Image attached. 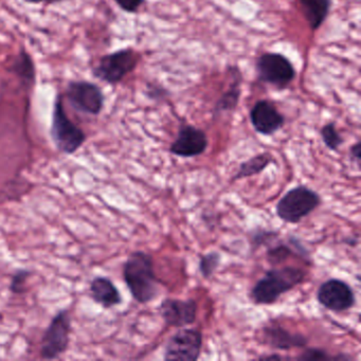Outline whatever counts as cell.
I'll return each mask as SVG.
<instances>
[{"label":"cell","mask_w":361,"mask_h":361,"mask_svg":"<svg viewBox=\"0 0 361 361\" xmlns=\"http://www.w3.org/2000/svg\"><path fill=\"white\" fill-rule=\"evenodd\" d=\"M359 240L358 236L357 235H350L348 236V238H344L343 244L348 245V246H356L358 244Z\"/></svg>","instance_id":"obj_30"},{"label":"cell","mask_w":361,"mask_h":361,"mask_svg":"<svg viewBox=\"0 0 361 361\" xmlns=\"http://www.w3.org/2000/svg\"><path fill=\"white\" fill-rule=\"evenodd\" d=\"M230 75V84L228 90L221 94V98L215 103L213 114L214 117L225 113L235 111L242 96L243 75L238 66H230L228 68Z\"/></svg>","instance_id":"obj_15"},{"label":"cell","mask_w":361,"mask_h":361,"mask_svg":"<svg viewBox=\"0 0 361 361\" xmlns=\"http://www.w3.org/2000/svg\"><path fill=\"white\" fill-rule=\"evenodd\" d=\"M274 162V157L269 153H262L253 156L250 159L240 164L238 172L234 175L233 181L261 174Z\"/></svg>","instance_id":"obj_19"},{"label":"cell","mask_w":361,"mask_h":361,"mask_svg":"<svg viewBox=\"0 0 361 361\" xmlns=\"http://www.w3.org/2000/svg\"><path fill=\"white\" fill-rule=\"evenodd\" d=\"M255 73L261 83L278 90H287L297 78V69L284 54L264 52L255 61Z\"/></svg>","instance_id":"obj_5"},{"label":"cell","mask_w":361,"mask_h":361,"mask_svg":"<svg viewBox=\"0 0 361 361\" xmlns=\"http://www.w3.org/2000/svg\"><path fill=\"white\" fill-rule=\"evenodd\" d=\"M29 278V272L27 270H18L11 282V290L16 293H22L25 290V285H26L27 279Z\"/></svg>","instance_id":"obj_27"},{"label":"cell","mask_w":361,"mask_h":361,"mask_svg":"<svg viewBox=\"0 0 361 361\" xmlns=\"http://www.w3.org/2000/svg\"><path fill=\"white\" fill-rule=\"evenodd\" d=\"M323 143L329 151L337 152L344 143L343 137L337 130L335 122H329L322 126L320 130Z\"/></svg>","instance_id":"obj_20"},{"label":"cell","mask_w":361,"mask_h":361,"mask_svg":"<svg viewBox=\"0 0 361 361\" xmlns=\"http://www.w3.org/2000/svg\"><path fill=\"white\" fill-rule=\"evenodd\" d=\"M71 319L67 310H61L52 318L42 338V358L52 360L68 350L71 342Z\"/></svg>","instance_id":"obj_8"},{"label":"cell","mask_w":361,"mask_h":361,"mask_svg":"<svg viewBox=\"0 0 361 361\" xmlns=\"http://www.w3.org/2000/svg\"><path fill=\"white\" fill-rule=\"evenodd\" d=\"M304 279L305 271L301 268L291 266L272 268L251 289V301L255 305H272L283 295L301 284Z\"/></svg>","instance_id":"obj_2"},{"label":"cell","mask_w":361,"mask_h":361,"mask_svg":"<svg viewBox=\"0 0 361 361\" xmlns=\"http://www.w3.org/2000/svg\"><path fill=\"white\" fill-rule=\"evenodd\" d=\"M202 335L198 329H181L166 342L164 358L166 360L195 361L200 358Z\"/></svg>","instance_id":"obj_9"},{"label":"cell","mask_w":361,"mask_h":361,"mask_svg":"<svg viewBox=\"0 0 361 361\" xmlns=\"http://www.w3.org/2000/svg\"><path fill=\"white\" fill-rule=\"evenodd\" d=\"M250 123L257 134L274 136L284 126L285 117L276 105L267 99L257 101L249 113Z\"/></svg>","instance_id":"obj_12"},{"label":"cell","mask_w":361,"mask_h":361,"mask_svg":"<svg viewBox=\"0 0 361 361\" xmlns=\"http://www.w3.org/2000/svg\"><path fill=\"white\" fill-rule=\"evenodd\" d=\"M298 1L310 30H319L329 18L331 0H298Z\"/></svg>","instance_id":"obj_18"},{"label":"cell","mask_w":361,"mask_h":361,"mask_svg":"<svg viewBox=\"0 0 361 361\" xmlns=\"http://www.w3.org/2000/svg\"><path fill=\"white\" fill-rule=\"evenodd\" d=\"M116 5L128 14L138 13L145 4V0H114Z\"/></svg>","instance_id":"obj_25"},{"label":"cell","mask_w":361,"mask_h":361,"mask_svg":"<svg viewBox=\"0 0 361 361\" xmlns=\"http://www.w3.org/2000/svg\"><path fill=\"white\" fill-rule=\"evenodd\" d=\"M25 4L28 5H43V4H48V5H54V4L63 3L66 0H23Z\"/></svg>","instance_id":"obj_29"},{"label":"cell","mask_w":361,"mask_h":361,"mask_svg":"<svg viewBox=\"0 0 361 361\" xmlns=\"http://www.w3.org/2000/svg\"><path fill=\"white\" fill-rule=\"evenodd\" d=\"M123 279L138 303H149L159 295V281L154 270L153 257L145 251L130 253L124 263Z\"/></svg>","instance_id":"obj_1"},{"label":"cell","mask_w":361,"mask_h":361,"mask_svg":"<svg viewBox=\"0 0 361 361\" xmlns=\"http://www.w3.org/2000/svg\"><path fill=\"white\" fill-rule=\"evenodd\" d=\"M297 359L306 361L329 360V359L335 360V357L329 356L325 350H320V348H308L299 357H297Z\"/></svg>","instance_id":"obj_24"},{"label":"cell","mask_w":361,"mask_h":361,"mask_svg":"<svg viewBox=\"0 0 361 361\" xmlns=\"http://www.w3.org/2000/svg\"><path fill=\"white\" fill-rule=\"evenodd\" d=\"M208 145V137L202 128L183 123L169 151L177 157L194 158L202 155Z\"/></svg>","instance_id":"obj_11"},{"label":"cell","mask_w":361,"mask_h":361,"mask_svg":"<svg viewBox=\"0 0 361 361\" xmlns=\"http://www.w3.org/2000/svg\"><path fill=\"white\" fill-rule=\"evenodd\" d=\"M321 204V197L314 190L298 185L287 191L276 207V215L287 224H298L314 212Z\"/></svg>","instance_id":"obj_6"},{"label":"cell","mask_w":361,"mask_h":361,"mask_svg":"<svg viewBox=\"0 0 361 361\" xmlns=\"http://www.w3.org/2000/svg\"><path fill=\"white\" fill-rule=\"evenodd\" d=\"M278 232L267 231V230L257 229L252 233V244L257 247L263 246L278 238Z\"/></svg>","instance_id":"obj_23"},{"label":"cell","mask_w":361,"mask_h":361,"mask_svg":"<svg viewBox=\"0 0 361 361\" xmlns=\"http://www.w3.org/2000/svg\"><path fill=\"white\" fill-rule=\"evenodd\" d=\"M221 255L217 251L202 255L200 259V271L204 279H210L221 265Z\"/></svg>","instance_id":"obj_21"},{"label":"cell","mask_w":361,"mask_h":361,"mask_svg":"<svg viewBox=\"0 0 361 361\" xmlns=\"http://www.w3.org/2000/svg\"><path fill=\"white\" fill-rule=\"evenodd\" d=\"M90 297L94 303L105 310L115 307L122 303V295L113 281L105 276H97L90 283Z\"/></svg>","instance_id":"obj_16"},{"label":"cell","mask_w":361,"mask_h":361,"mask_svg":"<svg viewBox=\"0 0 361 361\" xmlns=\"http://www.w3.org/2000/svg\"><path fill=\"white\" fill-rule=\"evenodd\" d=\"M263 341L276 350H288L303 348L308 340L302 334L290 333L280 325H269L263 329Z\"/></svg>","instance_id":"obj_14"},{"label":"cell","mask_w":361,"mask_h":361,"mask_svg":"<svg viewBox=\"0 0 361 361\" xmlns=\"http://www.w3.org/2000/svg\"><path fill=\"white\" fill-rule=\"evenodd\" d=\"M298 252L295 249L291 248L286 244H279L267 250V261L272 265H278L286 261L289 257Z\"/></svg>","instance_id":"obj_22"},{"label":"cell","mask_w":361,"mask_h":361,"mask_svg":"<svg viewBox=\"0 0 361 361\" xmlns=\"http://www.w3.org/2000/svg\"><path fill=\"white\" fill-rule=\"evenodd\" d=\"M69 105L77 113L99 116L105 106V94L102 88L87 80H71L65 88Z\"/></svg>","instance_id":"obj_7"},{"label":"cell","mask_w":361,"mask_h":361,"mask_svg":"<svg viewBox=\"0 0 361 361\" xmlns=\"http://www.w3.org/2000/svg\"><path fill=\"white\" fill-rule=\"evenodd\" d=\"M139 62L140 56L134 48H122L101 56L92 73L99 81L115 86L134 73Z\"/></svg>","instance_id":"obj_4"},{"label":"cell","mask_w":361,"mask_h":361,"mask_svg":"<svg viewBox=\"0 0 361 361\" xmlns=\"http://www.w3.org/2000/svg\"><path fill=\"white\" fill-rule=\"evenodd\" d=\"M166 326L185 327L193 324L197 316L195 300L164 299L158 307Z\"/></svg>","instance_id":"obj_13"},{"label":"cell","mask_w":361,"mask_h":361,"mask_svg":"<svg viewBox=\"0 0 361 361\" xmlns=\"http://www.w3.org/2000/svg\"><path fill=\"white\" fill-rule=\"evenodd\" d=\"M350 156L353 161L356 162L357 166H360L361 160V143L360 141H357L355 145H353L350 149Z\"/></svg>","instance_id":"obj_28"},{"label":"cell","mask_w":361,"mask_h":361,"mask_svg":"<svg viewBox=\"0 0 361 361\" xmlns=\"http://www.w3.org/2000/svg\"><path fill=\"white\" fill-rule=\"evenodd\" d=\"M8 71L16 75L20 83L27 90H32L37 84V67L35 60L25 49H20L12 59Z\"/></svg>","instance_id":"obj_17"},{"label":"cell","mask_w":361,"mask_h":361,"mask_svg":"<svg viewBox=\"0 0 361 361\" xmlns=\"http://www.w3.org/2000/svg\"><path fill=\"white\" fill-rule=\"evenodd\" d=\"M317 300L323 307L337 314L350 310L356 304L354 289L339 279L323 282L317 291Z\"/></svg>","instance_id":"obj_10"},{"label":"cell","mask_w":361,"mask_h":361,"mask_svg":"<svg viewBox=\"0 0 361 361\" xmlns=\"http://www.w3.org/2000/svg\"><path fill=\"white\" fill-rule=\"evenodd\" d=\"M145 96L149 100L160 101L162 99H166V97L168 96V90L162 87L161 85H158V84L149 83L147 85Z\"/></svg>","instance_id":"obj_26"},{"label":"cell","mask_w":361,"mask_h":361,"mask_svg":"<svg viewBox=\"0 0 361 361\" xmlns=\"http://www.w3.org/2000/svg\"><path fill=\"white\" fill-rule=\"evenodd\" d=\"M50 136L61 153L73 155L86 141V135L67 115L62 94H56L52 109Z\"/></svg>","instance_id":"obj_3"}]
</instances>
